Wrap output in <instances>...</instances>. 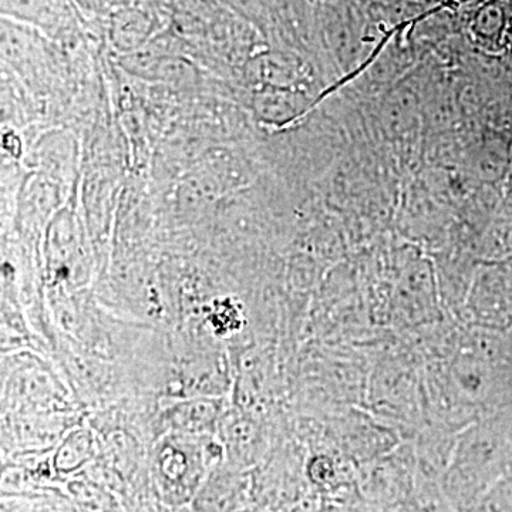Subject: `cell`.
Instances as JSON below:
<instances>
[{"label":"cell","instance_id":"obj_1","mask_svg":"<svg viewBox=\"0 0 512 512\" xmlns=\"http://www.w3.org/2000/svg\"><path fill=\"white\" fill-rule=\"evenodd\" d=\"M512 474V443L497 413L485 414L458 439L443 488L458 512H467L498 481Z\"/></svg>","mask_w":512,"mask_h":512},{"label":"cell","instance_id":"obj_2","mask_svg":"<svg viewBox=\"0 0 512 512\" xmlns=\"http://www.w3.org/2000/svg\"><path fill=\"white\" fill-rule=\"evenodd\" d=\"M478 329L510 333L512 330V264L495 265L481 281L473 301Z\"/></svg>","mask_w":512,"mask_h":512},{"label":"cell","instance_id":"obj_3","mask_svg":"<svg viewBox=\"0 0 512 512\" xmlns=\"http://www.w3.org/2000/svg\"><path fill=\"white\" fill-rule=\"evenodd\" d=\"M467 512H512V474L498 481Z\"/></svg>","mask_w":512,"mask_h":512},{"label":"cell","instance_id":"obj_4","mask_svg":"<svg viewBox=\"0 0 512 512\" xmlns=\"http://www.w3.org/2000/svg\"><path fill=\"white\" fill-rule=\"evenodd\" d=\"M498 419L503 423L505 431H507L508 437H510L512 443V403L507 404V406L501 407L500 410H497Z\"/></svg>","mask_w":512,"mask_h":512},{"label":"cell","instance_id":"obj_5","mask_svg":"<svg viewBox=\"0 0 512 512\" xmlns=\"http://www.w3.org/2000/svg\"><path fill=\"white\" fill-rule=\"evenodd\" d=\"M510 339H511V343H512V330L510 332Z\"/></svg>","mask_w":512,"mask_h":512}]
</instances>
